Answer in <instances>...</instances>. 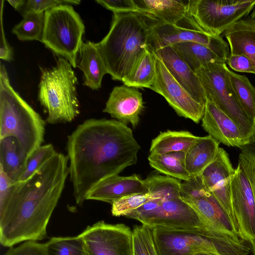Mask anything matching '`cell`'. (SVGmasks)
<instances>
[{
  "instance_id": "obj_31",
  "label": "cell",
  "mask_w": 255,
  "mask_h": 255,
  "mask_svg": "<svg viewBox=\"0 0 255 255\" xmlns=\"http://www.w3.org/2000/svg\"><path fill=\"white\" fill-rule=\"evenodd\" d=\"M44 25V12L23 11L22 20L12 29L21 41H41Z\"/></svg>"
},
{
  "instance_id": "obj_7",
  "label": "cell",
  "mask_w": 255,
  "mask_h": 255,
  "mask_svg": "<svg viewBox=\"0 0 255 255\" xmlns=\"http://www.w3.org/2000/svg\"><path fill=\"white\" fill-rule=\"evenodd\" d=\"M84 32V24L72 5H60L44 12L41 42L54 53L67 59L73 68L77 66Z\"/></svg>"
},
{
  "instance_id": "obj_3",
  "label": "cell",
  "mask_w": 255,
  "mask_h": 255,
  "mask_svg": "<svg viewBox=\"0 0 255 255\" xmlns=\"http://www.w3.org/2000/svg\"><path fill=\"white\" fill-rule=\"evenodd\" d=\"M113 14L108 33L96 45L112 79L122 82L148 47L152 22L137 11Z\"/></svg>"
},
{
  "instance_id": "obj_42",
  "label": "cell",
  "mask_w": 255,
  "mask_h": 255,
  "mask_svg": "<svg viewBox=\"0 0 255 255\" xmlns=\"http://www.w3.org/2000/svg\"><path fill=\"white\" fill-rule=\"evenodd\" d=\"M15 182L0 168V208L6 202Z\"/></svg>"
},
{
  "instance_id": "obj_17",
  "label": "cell",
  "mask_w": 255,
  "mask_h": 255,
  "mask_svg": "<svg viewBox=\"0 0 255 255\" xmlns=\"http://www.w3.org/2000/svg\"><path fill=\"white\" fill-rule=\"evenodd\" d=\"M202 127L220 143L228 146L241 148L249 142L237 124L208 98L206 99Z\"/></svg>"
},
{
  "instance_id": "obj_12",
  "label": "cell",
  "mask_w": 255,
  "mask_h": 255,
  "mask_svg": "<svg viewBox=\"0 0 255 255\" xmlns=\"http://www.w3.org/2000/svg\"><path fill=\"white\" fill-rule=\"evenodd\" d=\"M78 236L86 255H133L132 232L124 224L99 221L88 226Z\"/></svg>"
},
{
  "instance_id": "obj_10",
  "label": "cell",
  "mask_w": 255,
  "mask_h": 255,
  "mask_svg": "<svg viewBox=\"0 0 255 255\" xmlns=\"http://www.w3.org/2000/svg\"><path fill=\"white\" fill-rule=\"evenodd\" d=\"M185 42L201 43L213 49L225 62L230 54L229 44L221 35L203 31L189 14L175 24L152 21L148 47L154 51Z\"/></svg>"
},
{
  "instance_id": "obj_47",
  "label": "cell",
  "mask_w": 255,
  "mask_h": 255,
  "mask_svg": "<svg viewBox=\"0 0 255 255\" xmlns=\"http://www.w3.org/2000/svg\"><path fill=\"white\" fill-rule=\"evenodd\" d=\"M252 255H253L252 254Z\"/></svg>"
},
{
  "instance_id": "obj_46",
  "label": "cell",
  "mask_w": 255,
  "mask_h": 255,
  "mask_svg": "<svg viewBox=\"0 0 255 255\" xmlns=\"http://www.w3.org/2000/svg\"><path fill=\"white\" fill-rule=\"evenodd\" d=\"M195 255H212L207 254H198Z\"/></svg>"
},
{
  "instance_id": "obj_25",
  "label": "cell",
  "mask_w": 255,
  "mask_h": 255,
  "mask_svg": "<svg viewBox=\"0 0 255 255\" xmlns=\"http://www.w3.org/2000/svg\"><path fill=\"white\" fill-rule=\"evenodd\" d=\"M199 137L186 130H168L160 132L152 140L149 152L159 154L177 151L186 153L197 141Z\"/></svg>"
},
{
  "instance_id": "obj_33",
  "label": "cell",
  "mask_w": 255,
  "mask_h": 255,
  "mask_svg": "<svg viewBox=\"0 0 255 255\" xmlns=\"http://www.w3.org/2000/svg\"><path fill=\"white\" fill-rule=\"evenodd\" d=\"M45 243L48 255H86L83 242L78 235L53 237Z\"/></svg>"
},
{
  "instance_id": "obj_44",
  "label": "cell",
  "mask_w": 255,
  "mask_h": 255,
  "mask_svg": "<svg viewBox=\"0 0 255 255\" xmlns=\"http://www.w3.org/2000/svg\"><path fill=\"white\" fill-rule=\"evenodd\" d=\"M248 179L251 186L255 201V172L250 174L248 177ZM252 255H255V252Z\"/></svg>"
},
{
  "instance_id": "obj_1",
  "label": "cell",
  "mask_w": 255,
  "mask_h": 255,
  "mask_svg": "<svg viewBox=\"0 0 255 255\" xmlns=\"http://www.w3.org/2000/svg\"><path fill=\"white\" fill-rule=\"evenodd\" d=\"M140 147L128 126L115 119H89L68 136L70 180L76 203L101 181L134 165Z\"/></svg>"
},
{
  "instance_id": "obj_38",
  "label": "cell",
  "mask_w": 255,
  "mask_h": 255,
  "mask_svg": "<svg viewBox=\"0 0 255 255\" xmlns=\"http://www.w3.org/2000/svg\"><path fill=\"white\" fill-rule=\"evenodd\" d=\"M3 255H48L46 243L27 241L16 247L9 248Z\"/></svg>"
},
{
  "instance_id": "obj_6",
  "label": "cell",
  "mask_w": 255,
  "mask_h": 255,
  "mask_svg": "<svg viewBox=\"0 0 255 255\" xmlns=\"http://www.w3.org/2000/svg\"><path fill=\"white\" fill-rule=\"evenodd\" d=\"M125 217L151 229L160 228L196 234L216 242L196 212L181 197L150 200Z\"/></svg>"
},
{
  "instance_id": "obj_37",
  "label": "cell",
  "mask_w": 255,
  "mask_h": 255,
  "mask_svg": "<svg viewBox=\"0 0 255 255\" xmlns=\"http://www.w3.org/2000/svg\"><path fill=\"white\" fill-rule=\"evenodd\" d=\"M80 0H28L23 7V11L44 12L45 11L62 4H79Z\"/></svg>"
},
{
  "instance_id": "obj_23",
  "label": "cell",
  "mask_w": 255,
  "mask_h": 255,
  "mask_svg": "<svg viewBox=\"0 0 255 255\" xmlns=\"http://www.w3.org/2000/svg\"><path fill=\"white\" fill-rule=\"evenodd\" d=\"M80 53V61L77 67L83 73V85L93 90L99 89L104 76L108 72L96 43L83 42Z\"/></svg>"
},
{
  "instance_id": "obj_32",
  "label": "cell",
  "mask_w": 255,
  "mask_h": 255,
  "mask_svg": "<svg viewBox=\"0 0 255 255\" xmlns=\"http://www.w3.org/2000/svg\"><path fill=\"white\" fill-rule=\"evenodd\" d=\"M148 193L162 200L180 197V180L168 176L154 174L144 180Z\"/></svg>"
},
{
  "instance_id": "obj_11",
  "label": "cell",
  "mask_w": 255,
  "mask_h": 255,
  "mask_svg": "<svg viewBox=\"0 0 255 255\" xmlns=\"http://www.w3.org/2000/svg\"><path fill=\"white\" fill-rule=\"evenodd\" d=\"M255 6V0H190L189 12L203 31L221 35Z\"/></svg>"
},
{
  "instance_id": "obj_9",
  "label": "cell",
  "mask_w": 255,
  "mask_h": 255,
  "mask_svg": "<svg viewBox=\"0 0 255 255\" xmlns=\"http://www.w3.org/2000/svg\"><path fill=\"white\" fill-rule=\"evenodd\" d=\"M226 63L212 62L195 72L198 76L206 99L213 101L239 126L249 141L255 134V121L241 106L231 85Z\"/></svg>"
},
{
  "instance_id": "obj_45",
  "label": "cell",
  "mask_w": 255,
  "mask_h": 255,
  "mask_svg": "<svg viewBox=\"0 0 255 255\" xmlns=\"http://www.w3.org/2000/svg\"><path fill=\"white\" fill-rule=\"evenodd\" d=\"M250 18L255 20V6L253 8V9L252 10V13L250 15Z\"/></svg>"
},
{
  "instance_id": "obj_5",
  "label": "cell",
  "mask_w": 255,
  "mask_h": 255,
  "mask_svg": "<svg viewBox=\"0 0 255 255\" xmlns=\"http://www.w3.org/2000/svg\"><path fill=\"white\" fill-rule=\"evenodd\" d=\"M72 67L60 57L52 68L40 67L38 99L47 113L49 124L70 123L80 114L78 80Z\"/></svg>"
},
{
  "instance_id": "obj_28",
  "label": "cell",
  "mask_w": 255,
  "mask_h": 255,
  "mask_svg": "<svg viewBox=\"0 0 255 255\" xmlns=\"http://www.w3.org/2000/svg\"><path fill=\"white\" fill-rule=\"evenodd\" d=\"M150 165L168 176L187 181L191 176L185 165V153L171 152L159 154L150 153L148 156Z\"/></svg>"
},
{
  "instance_id": "obj_15",
  "label": "cell",
  "mask_w": 255,
  "mask_h": 255,
  "mask_svg": "<svg viewBox=\"0 0 255 255\" xmlns=\"http://www.w3.org/2000/svg\"><path fill=\"white\" fill-rule=\"evenodd\" d=\"M150 89L163 96L179 116L190 119L196 124L202 120L205 106L198 103L191 96L156 56L155 78Z\"/></svg>"
},
{
  "instance_id": "obj_34",
  "label": "cell",
  "mask_w": 255,
  "mask_h": 255,
  "mask_svg": "<svg viewBox=\"0 0 255 255\" xmlns=\"http://www.w3.org/2000/svg\"><path fill=\"white\" fill-rule=\"evenodd\" d=\"M132 232L133 255H158L151 228L141 224Z\"/></svg>"
},
{
  "instance_id": "obj_39",
  "label": "cell",
  "mask_w": 255,
  "mask_h": 255,
  "mask_svg": "<svg viewBox=\"0 0 255 255\" xmlns=\"http://www.w3.org/2000/svg\"><path fill=\"white\" fill-rule=\"evenodd\" d=\"M226 63L234 71L254 74L253 66L251 61L243 54L230 53Z\"/></svg>"
},
{
  "instance_id": "obj_41",
  "label": "cell",
  "mask_w": 255,
  "mask_h": 255,
  "mask_svg": "<svg viewBox=\"0 0 255 255\" xmlns=\"http://www.w3.org/2000/svg\"><path fill=\"white\" fill-rule=\"evenodd\" d=\"M0 2V58L4 61H10L12 59L13 52L12 48L7 41L4 31L2 18L4 1L1 0Z\"/></svg>"
},
{
  "instance_id": "obj_14",
  "label": "cell",
  "mask_w": 255,
  "mask_h": 255,
  "mask_svg": "<svg viewBox=\"0 0 255 255\" xmlns=\"http://www.w3.org/2000/svg\"><path fill=\"white\" fill-rule=\"evenodd\" d=\"M231 202L241 238L255 252V201L252 189L238 163L231 184Z\"/></svg>"
},
{
  "instance_id": "obj_40",
  "label": "cell",
  "mask_w": 255,
  "mask_h": 255,
  "mask_svg": "<svg viewBox=\"0 0 255 255\" xmlns=\"http://www.w3.org/2000/svg\"><path fill=\"white\" fill-rule=\"evenodd\" d=\"M96 2L113 13L135 11L133 0H96Z\"/></svg>"
},
{
  "instance_id": "obj_26",
  "label": "cell",
  "mask_w": 255,
  "mask_h": 255,
  "mask_svg": "<svg viewBox=\"0 0 255 255\" xmlns=\"http://www.w3.org/2000/svg\"><path fill=\"white\" fill-rule=\"evenodd\" d=\"M26 160V156L15 138L0 139V168L11 180L18 181Z\"/></svg>"
},
{
  "instance_id": "obj_20",
  "label": "cell",
  "mask_w": 255,
  "mask_h": 255,
  "mask_svg": "<svg viewBox=\"0 0 255 255\" xmlns=\"http://www.w3.org/2000/svg\"><path fill=\"white\" fill-rule=\"evenodd\" d=\"M148 193L144 180L135 174L130 176L119 175L108 177L98 183L86 196V200H96L112 204L127 196Z\"/></svg>"
},
{
  "instance_id": "obj_2",
  "label": "cell",
  "mask_w": 255,
  "mask_h": 255,
  "mask_svg": "<svg viewBox=\"0 0 255 255\" xmlns=\"http://www.w3.org/2000/svg\"><path fill=\"white\" fill-rule=\"evenodd\" d=\"M69 160L56 153L31 176L16 182L0 208V243L11 248L47 237V228L69 175Z\"/></svg>"
},
{
  "instance_id": "obj_13",
  "label": "cell",
  "mask_w": 255,
  "mask_h": 255,
  "mask_svg": "<svg viewBox=\"0 0 255 255\" xmlns=\"http://www.w3.org/2000/svg\"><path fill=\"white\" fill-rule=\"evenodd\" d=\"M152 230L158 255H249L202 236L160 228Z\"/></svg>"
},
{
  "instance_id": "obj_21",
  "label": "cell",
  "mask_w": 255,
  "mask_h": 255,
  "mask_svg": "<svg viewBox=\"0 0 255 255\" xmlns=\"http://www.w3.org/2000/svg\"><path fill=\"white\" fill-rule=\"evenodd\" d=\"M135 11L155 22L175 24L189 14L190 0H133Z\"/></svg>"
},
{
  "instance_id": "obj_30",
  "label": "cell",
  "mask_w": 255,
  "mask_h": 255,
  "mask_svg": "<svg viewBox=\"0 0 255 255\" xmlns=\"http://www.w3.org/2000/svg\"><path fill=\"white\" fill-rule=\"evenodd\" d=\"M230 80L236 97L248 116L255 121V87L245 75L228 69Z\"/></svg>"
},
{
  "instance_id": "obj_27",
  "label": "cell",
  "mask_w": 255,
  "mask_h": 255,
  "mask_svg": "<svg viewBox=\"0 0 255 255\" xmlns=\"http://www.w3.org/2000/svg\"><path fill=\"white\" fill-rule=\"evenodd\" d=\"M156 75V55L148 47L130 73L123 80L124 84L136 88L150 89Z\"/></svg>"
},
{
  "instance_id": "obj_22",
  "label": "cell",
  "mask_w": 255,
  "mask_h": 255,
  "mask_svg": "<svg viewBox=\"0 0 255 255\" xmlns=\"http://www.w3.org/2000/svg\"><path fill=\"white\" fill-rule=\"evenodd\" d=\"M231 54H243L251 61L255 74V20L242 19L224 32Z\"/></svg>"
},
{
  "instance_id": "obj_4",
  "label": "cell",
  "mask_w": 255,
  "mask_h": 255,
  "mask_svg": "<svg viewBox=\"0 0 255 255\" xmlns=\"http://www.w3.org/2000/svg\"><path fill=\"white\" fill-rule=\"evenodd\" d=\"M45 122L11 85L4 65L0 66V139H16L27 158L42 145Z\"/></svg>"
},
{
  "instance_id": "obj_24",
  "label": "cell",
  "mask_w": 255,
  "mask_h": 255,
  "mask_svg": "<svg viewBox=\"0 0 255 255\" xmlns=\"http://www.w3.org/2000/svg\"><path fill=\"white\" fill-rule=\"evenodd\" d=\"M220 143L210 135L199 136L185 153V165L191 176L201 175L215 159Z\"/></svg>"
},
{
  "instance_id": "obj_16",
  "label": "cell",
  "mask_w": 255,
  "mask_h": 255,
  "mask_svg": "<svg viewBox=\"0 0 255 255\" xmlns=\"http://www.w3.org/2000/svg\"><path fill=\"white\" fill-rule=\"evenodd\" d=\"M235 169L225 149L219 147L217 156L201 174L204 183L223 209L235 232L239 235L234 215L231 195V184Z\"/></svg>"
},
{
  "instance_id": "obj_43",
  "label": "cell",
  "mask_w": 255,
  "mask_h": 255,
  "mask_svg": "<svg viewBox=\"0 0 255 255\" xmlns=\"http://www.w3.org/2000/svg\"><path fill=\"white\" fill-rule=\"evenodd\" d=\"M7 1L16 10H19L23 8L26 1L24 0H7Z\"/></svg>"
},
{
  "instance_id": "obj_29",
  "label": "cell",
  "mask_w": 255,
  "mask_h": 255,
  "mask_svg": "<svg viewBox=\"0 0 255 255\" xmlns=\"http://www.w3.org/2000/svg\"><path fill=\"white\" fill-rule=\"evenodd\" d=\"M171 46L195 72L210 63H226L213 49L201 43L185 42Z\"/></svg>"
},
{
  "instance_id": "obj_18",
  "label": "cell",
  "mask_w": 255,
  "mask_h": 255,
  "mask_svg": "<svg viewBox=\"0 0 255 255\" xmlns=\"http://www.w3.org/2000/svg\"><path fill=\"white\" fill-rule=\"evenodd\" d=\"M144 109L141 93L136 88L123 84L114 87L103 112L127 126L130 124L135 128Z\"/></svg>"
},
{
  "instance_id": "obj_8",
  "label": "cell",
  "mask_w": 255,
  "mask_h": 255,
  "mask_svg": "<svg viewBox=\"0 0 255 255\" xmlns=\"http://www.w3.org/2000/svg\"><path fill=\"white\" fill-rule=\"evenodd\" d=\"M180 197L194 209L217 243L251 254V247L235 232L226 213L205 184L185 191Z\"/></svg>"
},
{
  "instance_id": "obj_36",
  "label": "cell",
  "mask_w": 255,
  "mask_h": 255,
  "mask_svg": "<svg viewBox=\"0 0 255 255\" xmlns=\"http://www.w3.org/2000/svg\"><path fill=\"white\" fill-rule=\"evenodd\" d=\"M157 199L150 193L135 194L124 197L112 204L111 213L116 217L125 216L145 203Z\"/></svg>"
},
{
  "instance_id": "obj_19",
  "label": "cell",
  "mask_w": 255,
  "mask_h": 255,
  "mask_svg": "<svg viewBox=\"0 0 255 255\" xmlns=\"http://www.w3.org/2000/svg\"><path fill=\"white\" fill-rule=\"evenodd\" d=\"M153 51L177 82L196 102L205 106L206 97L198 76L175 49L167 46Z\"/></svg>"
},
{
  "instance_id": "obj_35",
  "label": "cell",
  "mask_w": 255,
  "mask_h": 255,
  "mask_svg": "<svg viewBox=\"0 0 255 255\" xmlns=\"http://www.w3.org/2000/svg\"><path fill=\"white\" fill-rule=\"evenodd\" d=\"M56 152L53 145L51 143L42 145L38 147L27 158L17 182L23 181L28 179L49 160Z\"/></svg>"
}]
</instances>
